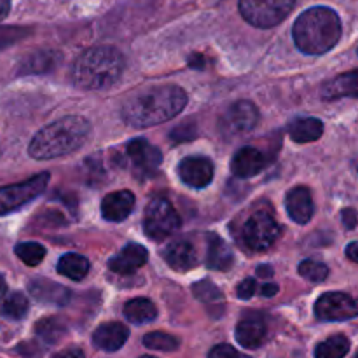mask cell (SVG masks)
Listing matches in <instances>:
<instances>
[{"label": "cell", "mask_w": 358, "mask_h": 358, "mask_svg": "<svg viewBox=\"0 0 358 358\" xmlns=\"http://www.w3.org/2000/svg\"><path fill=\"white\" fill-rule=\"evenodd\" d=\"M343 220H345V226L348 227V229H353V227L357 226V213L355 210L348 208L343 212Z\"/></svg>", "instance_id": "obj_38"}, {"label": "cell", "mask_w": 358, "mask_h": 358, "mask_svg": "<svg viewBox=\"0 0 358 358\" xmlns=\"http://www.w3.org/2000/svg\"><path fill=\"white\" fill-rule=\"evenodd\" d=\"M296 0H240V13L257 28H273L292 13Z\"/></svg>", "instance_id": "obj_5"}, {"label": "cell", "mask_w": 358, "mask_h": 358, "mask_svg": "<svg viewBox=\"0 0 358 358\" xmlns=\"http://www.w3.org/2000/svg\"><path fill=\"white\" fill-rule=\"evenodd\" d=\"M341 20L331 7H311L301 14L292 28L294 42L304 55H324L341 38Z\"/></svg>", "instance_id": "obj_3"}, {"label": "cell", "mask_w": 358, "mask_h": 358, "mask_svg": "<svg viewBox=\"0 0 358 358\" xmlns=\"http://www.w3.org/2000/svg\"><path fill=\"white\" fill-rule=\"evenodd\" d=\"M28 292L31 294L35 301L44 304H55V306H65L69 304L70 290L59 283L48 278H35L28 283Z\"/></svg>", "instance_id": "obj_12"}, {"label": "cell", "mask_w": 358, "mask_h": 358, "mask_svg": "<svg viewBox=\"0 0 358 358\" xmlns=\"http://www.w3.org/2000/svg\"><path fill=\"white\" fill-rule=\"evenodd\" d=\"M124 70V56L112 45H98L84 51L76 59L72 80L77 87L87 91L107 90L114 86Z\"/></svg>", "instance_id": "obj_4"}, {"label": "cell", "mask_w": 358, "mask_h": 358, "mask_svg": "<svg viewBox=\"0 0 358 358\" xmlns=\"http://www.w3.org/2000/svg\"><path fill=\"white\" fill-rule=\"evenodd\" d=\"M143 345L150 350H157V352H175L180 341L166 332H149L143 336Z\"/></svg>", "instance_id": "obj_31"}, {"label": "cell", "mask_w": 358, "mask_h": 358, "mask_svg": "<svg viewBox=\"0 0 358 358\" xmlns=\"http://www.w3.org/2000/svg\"><path fill=\"white\" fill-rule=\"evenodd\" d=\"M185 105L187 93L182 87L173 84L150 87L128 98L122 105V119L133 128H149L173 119Z\"/></svg>", "instance_id": "obj_1"}, {"label": "cell", "mask_w": 358, "mask_h": 358, "mask_svg": "<svg viewBox=\"0 0 358 358\" xmlns=\"http://www.w3.org/2000/svg\"><path fill=\"white\" fill-rule=\"evenodd\" d=\"M17 37H21V31L16 28H0V48L13 44Z\"/></svg>", "instance_id": "obj_37"}, {"label": "cell", "mask_w": 358, "mask_h": 358, "mask_svg": "<svg viewBox=\"0 0 358 358\" xmlns=\"http://www.w3.org/2000/svg\"><path fill=\"white\" fill-rule=\"evenodd\" d=\"M350 352V341L346 336L336 334L325 339L315 350V358H345Z\"/></svg>", "instance_id": "obj_28"}, {"label": "cell", "mask_w": 358, "mask_h": 358, "mask_svg": "<svg viewBox=\"0 0 358 358\" xmlns=\"http://www.w3.org/2000/svg\"><path fill=\"white\" fill-rule=\"evenodd\" d=\"M299 275L310 280V282L320 283L329 276V268L325 264H322V262L310 261L308 259V261H303L299 264Z\"/></svg>", "instance_id": "obj_33"}, {"label": "cell", "mask_w": 358, "mask_h": 358, "mask_svg": "<svg viewBox=\"0 0 358 358\" xmlns=\"http://www.w3.org/2000/svg\"><path fill=\"white\" fill-rule=\"evenodd\" d=\"M14 252L24 264L31 266V268L41 264L45 257V248L41 243H35V241H24V243L16 245Z\"/></svg>", "instance_id": "obj_30"}, {"label": "cell", "mask_w": 358, "mask_h": 358, "mask_svg": "<svg viewBox=\"0 0 358 358\" xmlns=\"http://www.w3.org/2000/svg\"><path fill=\"white\" fill-rule=\"evenodd\" d=\"M135 206V196L131 191H115L107 194L101 201V215L108 222H122Z\"/></svg>", "instance_id": "obj_15"}, {"label": "cell", "mask_w": 358, "mask_h": 358, "mask_svg": "<svg viewBox=\"0 0 358 358\" xmlns=\"http://www.w3.org/2000/svg\"><path fill=\"white\" fill-rule=\"evenodd\" d=\"M213 163L205 156H189L178 164V175L189 187H208L213 180Z\"/></svg>", "instance_id": "obj_11"}, {"label": "cell", "mask_w": 358, "mask_h": 358, "mask_svg": "<svg viewBox=\"0 0 358 358\" xmlns=\"http://www.w3.org/2000/svg\"><path fill=\"white\" fill-rule=\"evenodd\" d=\"M324 133V122L315 117L294 119L289 124V135L294 142L306 143L318 140Z\"/></svg>", "instance_id": "obj_23"}, {"label": "cell", "mask_w": 358, "mask_h": 358, "mask_svg": "<svg viewBox=\"0 0 358 358\" xmlns=\"http://www.w3.org/2000/svg\"><path fill=\"white\" fill-rule=\"evenodd\" d=\"M280 236V226L271 213L257 212L245 222L241 229L245 247L254 252L268 250Z\"/></svg>", "instance_id": "obj_8"}, {"label": "cell", "mask_w": 358, "mask_h": 358, "mask_svg": "<svg viewBox=\"0 0 358 358\" xmlns=\"http://www.w3.org/2000/svg\"><path fill=\"white\" fill-rule=\"evenodd\" d=\"M140 358H156V357H150V355H143V357H140Z\"/></svg>", "instance_id": "obj_45"}, {"label": "cell", "mask_w": 358, "mask_h": 358, "mask_svg": "<svg viewBox=\"0 0 358 358\" xmlns=\"http://www.w3.org/2000/svg\"><path fill=\"white\" fill-rule=\"evenodd\" d=\"M278 285H275V283H266V285H262V289H261V294L264 297H273V296H276V294H278Z\"/></svg>", "instance_id": "obj_39"}, {"label": "cell", "mask_w": 358, "mask_h": 358, "mask_svg": "<svg viewBox=\"0 0 358 358\" xmlns=\"http://www.w3.org/2000/svg\"><path fill=\"white\" fill-rule=\"evenodd\" d=\"M192 133H196L194 128H192L191 122H187V124L184 126H178V128L171 133V140H173V142H185V140H192L194 138Z\"/></svg>", "instance_id": "obj_36"}, {"label": "cell", "mask_w": 358, "mask_h": 358, "mask_svg": "<svg viewBox=\"0 0 358 358\" xmlns=\"http://www.w3.org/2000/svg\"><path fill=\"white\" fill-rule=\"evenodd\" d=\"M192 294L196 296V299H199L205 304H217L224 301V296L219 290V287L213 285L208 280H201V282L194 283L192 285Z\"/></svg>", "instance_id": "obj_32"}, {"label": "cell", "mask_w": 358, "mask_h": 358, "mask_svg": "<svg viewBox=\"0 0 358 358\" xmlns=\"http://www.w3.org/2000/svg\"><path fill=\"white\" fill-rule=\"evenodd\" d=\"M28 313V299L21 292H7L0 299V315L10 320H21Z\"/></svg>", "instance_id": "obj_26"}, {"label": "cell", "mask_w": 358, "mask_h": 358, "mask_svg": "<svg viewBox=\"0 0 358 358\" xmlns=\"http://www.w3.org/2000/svg\"><path fill=\"white\" fill-rule=\"evenodd\" d=\"M357 358H358V355H357Z\"/></svg>", "instance_id": "obj_46"}, {"label": "cell", "mask_w": 358, "mask_h": 358, "mask_svg": "<svg viewBox=\"0 0 358 358\" xmlns=\"http://www.w3.org/2000/svg\"><path fill=\"white\" fill-rule=\"evenodd\" d=\"M259 122V110L252 101L240 100L231 105L220 117V133L227 138L252 131Z\"/></svg>", "instance_id": "obj_9"}, {"label": "cell", "mask_w": 358, "mask_h": 358, "mask_svg": "<svg viewBox=\"0 0 358 358\" xmlns=\"http://www.w3.org/2000/svg\"><path fill=\"white\" fill-rule=\"evenodd\" d=\"M124 317L131 324H149L157 317V308L152 301L145 299V297H138V299H131L124 304Z\"/></svg>", "instance_id": "obj_24"}, {"label": "cell", "mask_w": 358, "mask_h": 358, "mask_svg": "<svg viewBox=\"0 0 358 358\" xmlns=\"http://www.w3.org/2000/svg\"><path fill=\"white\" fill-rule=\"evenodd\" d=\"M147 259H149V254L142 245L129 243L108 261V269L117 275H131L145 264Z\"/></svg>", "instance_id": "obj_14"}, {"label": "cell", "mask_w": 358, "mask_h": 358, "mask_svg": "<svg viewBox=\"0 0 358 358\" xmlns=\"http://www.w3.org/2000/svg\"><path fill=\"white\" fill-rule=\"evenodd\" d=\"M9 9H10V0H0V20H3V17L9 14Z\"/></svg>", "instance_id": "obj_41"}, {"label": "cell", "mask_w": 358, "mask_h": 358, "mask_svg": "<svg viewBox=\"0 0 358 358\" xmlns=\"http://www.w3.org/2000/svg\"><path fill=\"white\" fill-rule=\"evenodd\" d=\"M257 275L259 276H268V278H269V276L273 275V269L269 268V266H261V268L257 269Z\"/></svg>", "instance_id": "obj_43"}, {"label": "cell", "mask_w": 358, "mask_h": 358, "mask_svg": "<svg viewBox=\"0 0 358 358\" xmlns=\"http://www.w3.org/2000/svg\"><path fill=\"white\" fill-rule=\"evenodd\" d=\"M208 358H250L248 355H243L241 352H238L236 348L229 345H217L213 346L212 352L208 353Z\"/></svg>", "instance_id": "obj_34"}, {"label": "cell", "mask_w": 358, "mask_h": 358, "mask_svg": "<svg viewBox=\"0 0 358 358\" xmlns=\"http://www.w3.org/2000/svg\"><path fill=\"white\" fill-rule=\"evenodd\" d=\"M346 255H348L350 261L358 262V241H353L346 247Z\"/></svg>", "instance_id": "obj_40"}, {"label": "cell", "mask_w": 358, "mask_h": 358, "mask_svg": "<svg viewBox=\"0 0 358 358\" xmlns=\"http://www.w3.org/2000/svg\"><path fill=\"white\" fill-rule=\"evenodd\" d=\"M234 264L233 250L227 247L226 241L215 234L208 238V252H206V266L213 271H229Z\"/></svg>", "instance_id": "obj_21"}, {"label": "cell", "mask_w": 358, "mask_h": 358, "mask_svg": "<svg viewBox=\"0 0 358 358\" xmlns=\"http://www.w3.org/2000/svg\"><path fill=\"white\" fill-rule=\"evenodd\" d=\"M163 257L175 271H189L198 264L196 248L187 240H175L168 243L163 252Z\"/></svg>", "instance_id": "obj_17"}, {"label": "cell", "mask_w": 358, "mask_h": 358, "mask_svg": "<svg viewBox=\"0 0 358 358\" xmlns=\"http://www.w3.org/2000/svg\"><path fill=\"white\" fill-rule=\"evenodd\" d=\"M90 131L91 126L87 119L80 115H66L42 128L31 138L28 154L38 161L66 156L86 143Z\"/></svg>", "instance_id": "obj_2"}, {"label": "cell", "mask_w": 358, "mask_h": 358, "mask_svg": "<svg viewBox=\"0 0 358 358\" xmlns=\"http://www.w3.org/2000/svg\"><path fill=\"white\" fill-rule=\"evenodd\" d=\"M315 315L322 322H345L358 317V299L345 292H327L315 304Z\"/></svg>", "instance_id": "obj_10"}, {"label": "cell", "mask_w": 358, "mask_h": 358, "mask_svg": "<svg viewBox=\"0 0 358 358\" xmlns=\"http://www.w3.org/2000/svg\"><path fill=\"white\" fill-rule=\"evenodd\" d=\"M35 331L45 343H58L65 334V324L59 318H44L35 325Z\"/></svg>", "instance_id": "obj_29"}, {"label": "cell", "mask_w": 358, "mask_h": 358, "mask_svg": "<svg viewBox=\"0 0 358 358\" xmlns=\"http://www.w3.org/2000/svg\"><path fill=\"white\" fill-rule=\"evenodd\" d=\"M268 161L266 156L255 147H241L231 161V171L240 178H250L261 173Z\"/></svg>", "instance_id": "obj_13"}, {"label": "cell", "mask_w": 358, "mask_h": 358, "mask_svg": "<svg viewBox=\"0 0 358 358\" xmlns=\"http://www.w3.org/2000/svg\"><path fill=\"white\" fill-rule=\"evenodd\" d=\"M56 58H58V52L51 51H41L30 55L23 63L20 65L21 73H44L48 70L55 69Z\"/></svg>", "instance_id": "obj_27"}, {"label": "cell", "mask_w": 358, "mask_h": 358, "mask_svg": "<svg viewBox=\"0 0 358 358\" xmlns=\"http://www.w3.org/2000/svg\"><path fill=\"white\" fill-rule=\"evenodd\" d=\"M58 273L73 282H79L90 273V261L79 254H65L58 261Z\"/></svg>", "instance_id": "obj_25"}, {"label": "cell", "mask_w": 358, "mask_h": 358, "mask_svg": "<svg viewBox=\"0 0 358 358\" xmlns=\"http://www.w3.org/2000/svg\"><path fill=\"white\" fill-rule=\"evenodd\" d=\"M285 206L290 219L297 224L310 222L315 213L313 198H311L308 187H294L292 191H289L285 198Z\"/></svg>", "instance_id": "obj_18"}, {"label": "cell", "mask_w": 358, "mask_h": 358, "mask_svg": "<svg viewBox=\"0 0 358 358\" xmlns=\"http://www.w3.org/2000/svg\"><path fill=\"white\" fill-rule=\"evenodd\" d=\"M49 173H38L21 184L0 187V215L14 212L27 203L34 201L48 187Z\"/></svg>", "instance_id": "obj_7"}, {"label": "cell", "mask_w": 358, "mask_h": 358, "mask_svg": "<svg viewBox=\"0 0 358 358\" xmlns=\"http://www.w3.org/2000/svg\"><path fill=\"white\" fill-rule=\"evenodd\" d=\"M236 341L240 343L243 348L255 350L264 343L266 339V324L259 318H245L236 325Z\"/></svg>", "instance_id": "obj_22"}, {"label": "cell", "mask_w": 358, "mask_h": 358, "mask_svg": "<svg viewBox=\"0 0 358 358\" xmlns=\"http://www.w3.org/2000/svg\"><path fill=\"white\" fill-rule=\"evenodd\" d=\"M7 294V285H6V280L2 278V276H0V299H2L3 296H6Z\"/></svg>", "instance_id": "obj_44"}, {"label": "cell", "mask_w": 358, "mask_h": 358, "mask_svg": "<svg viewBox=\"0 0 358 358\" xmlns=\"http://www.w3.org/2000/svg\"><path fill=\"white\" fill-rule=\"evenodd\" d=\"M324 100H338V98H358V70H352L329 80L320 91Z\"/></svg>", "instance_id": "obj_20"}, {"label": "cell", "mask_w": 358, "mask_h": 358, "mask_svg": "<svg viewBox=\"0 0 358 358\" xmlns=\"http://www.w3.org/2000/svg\"><path fill=\"white\" fill-rule=\"evenodd\" d=\"M128 329L119 322H108L100 325L93 334V345L103 352H117L128 341Z\"/></svg>", "instance_id": "obj_19"}, {"label": "cell", "mask_w": 358, "mask_h": 358, "mask_svg": "<svg viewBox=\"0 0 358 358\" xmlns=\"http://www.w3.org/2000/svg\"><path fill=\"white\" fill-rule=\"evenodd\" d=\"M59 358H86V357H84V353L80 352V350L73 348V350H69V352L63 353V355Z\"/></svg>", "instance_id": "obj_42"}, {"label": "cell", "mask_w": 358, "mask_h": 358, "mask_svg": "<svg viewBox=\"0 0 358 358\" xmlns=\"http://www.w3.org/2000/svg\"><path fill=\"white\" fill-rule=\"evenodd\" d=\"M255 289H257V283H255V280L254 278H247V280H243L240 285H238L236 296L240 297V299L247 301V299H250L252 296H254Z\"/></svg>", "instance_id": "obj_35"}, {"label": "cell", "mask_w": 358, "mask_h": 358, "mask_svg": "<svg viewBox=\"0 0 358 358\" xmlns=\"http://www.w3.org/2000/svg\"><path fill=\"white\" fill-rule=\"evenodd\" d=\"M128 156L140 171H152L163 161V154L145 138H135L128 143Z\"/></svg>", "instance_id": "obj_16"}, {"label": "cell", "mask_w": 358, "mask_h": 358, "mask_svg": "<svg viewBox=\"0 0 358 358\" xmlns=\"http://www.w3.org/2000/svg\"><path fill=\"white\" fill-rule=\"evenodd\" d=\"M180 229V217L168 199L156 198L143 213V231L150 240L161 241Z\"/></svg>", "instance_id": "obj_6"}]
</instances>
